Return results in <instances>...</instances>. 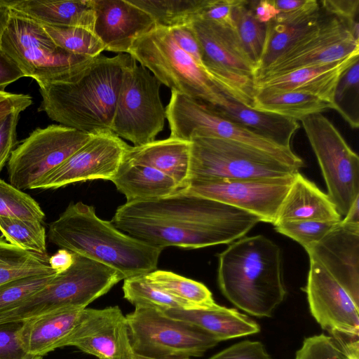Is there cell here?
<instances>
[{
    "instance_id": "obj_43",
    "label": "cell",
    "mask_w": 359,
    "mask_h": 359,
    "mask_svg": "<svg viewBox=\"0 0 359 359\" xmlns=\"http://www.w3.org/2000/svg\"><path fill=\"white\" fill-rule=\"evenodd\" d=\"M337 222L300 220L274 225L275 230L300 244L305 250L322 239Z\"/></svg>"
},
{
    "instance_id": "obj_1",
    "label": "cell",
    "mask_w": 359,
    "mask_h": 359,
    "mask_svg": "<svg viewBox=\"0 0 359 359\" xmlns=\"http://www.w3.org/2000/svg\"><path fill=\"white\" fill-rule=\"evenodd\" d=\"M110 222L123 233L163 250L231 243L261 220L231 205L178 191L163 198L126 202Z\"/></svg>"
},
{
    "instance_id": "obj_31",
    "label": "cell",
    "mask_w": 359,
    "mask_h": 359,
    "mask_svg": "<svg viewBox=\"0 0 359 359\" xmlns=\"http://www.w3.org/2000/svg\"><path fill=\"white\" fill-rule=\"evenodd\" d=\"M252 108L295 121L332 109V104L313 95L294 90H255Z\"/></svg>"
},
{
    "instance_id": "obj_24",
    "label": "cell",
    "mask_w": 359,
    "mask_h": 359,
    "mask_svg": "<svg viewBox=\"0 0 359 359\" xmlns=\"http://www.w3.org/2000/svg\"><path fill=\"white\" fill-rule=\"evenodd\" d=\"M11 12L39 24L81 27L94 32V0H0Z\"/></svg>"
},
{
    "instance_id": "obj_3",
    "label": "cell",
    "mask_w": 359,
    "mask_h": 359,
    "mask_svg": "<svg viewBox=\"0 0 359 359\" xmlns=\"http://www.w3.org/2000/svg\"><path fill=\"white\" fill-rule=\"evenodd\" d=\"M131 56L119 53L95 57L74 81L39 86L38 111L77 130H111L125 67Z\"/></svg>"
},
{
    "instance_id": "obj_42",
    "label": "cell",
    "mask_w": 359,
    "mask_h": 359,
    "mask_svg": "<svg viewBox=\"0 0 359 359\" xmlns=\"http://www.w3.org/2000/svg\"><path fill=\"white\" fill-rule=\"evenodd\" d=\"M57 274L27 276L0 285V313L18 305L41 290Z\"/></svg>"
},
{
    "instance_id": "obj_55",
    "label": "cell",
    "mask_w": 359,
    "mask_h": 359,
    "mask_svg": "<svg viewBox=\"0 0 359 359\" xmlns=\"http://www.w3.org/2000/svg\"><path fill=\"white\" fill-rule=\"evenodd\" d=\"M359 197H358L349 208L346 215L341 221L344 223L359 224Z\"/></svg>"
},
{
    "instance_id": "obj_26",
    "label": "cell",
    "mask_w": 359,
    "mask_h": 359,
    "mask_svg": "<svg viewBox=\"0 0 359 359\" xmlns=\"http://www.w3.org/2000/svg\"><path fill=\"white\" fill-rule=\"evenodd\" d=\"M341 219V216L328 195L297 172L273 225L289 221L339 222Z\"/></svg>"
},
{
    "instance_id": "obj_35",
    "label": "cell",
    "mask_w": 359,
    "mask_h": 359,
    "mask_svg": "<svg viewBox=\"0 0 359 359\" xmlns=\"http://www.w3.org/2000/svg\"><path fill=\"white\" fill-rule=\"evenodd\" d=\"M153 18L156 26L172 28L197 18L203 0H129Z\"/></svg>"
},
{
    "instance_id": "obj_12",
    "label": "cell",
    "mask_w": 359,
    "mask_h": 359,
    "mask_svg": "<svg viewBox=\"0 0 359 359\" xmlns=\"http://www.w3.org/2000/svg\"><path fill=\"white\" fill-rule=\"evenodd\" d=\"M300 122L320 168L327 194L339 215L345 216L359 197V157L322 113L309 115Z\"/></svg>"
},
{
    "instance_id": "obj_44",
    "label": "cell",
    "mask_w": 359,
    "mask_h": 359,
    "mask_svg": "<svg viewBox=\"0 0 359 359\" xmlns=\"http://www.w3.org/2000/svg\"><path fill=\"white\" fill-rule=\"evenodd\" d=\"M23 321L0 324V359H32L34 356L24 349L20 330Z\"/></svg>"
},
{
    "instance_id": "obj_23",
    "label": "cell",
    "mask_w": 359,
    "mask_h": 359,
    "mask_svg": "<svg viewBox=\"0 0 359 359\" xmlns=\"http://www.w3.org/2000/svg\"><path fill=\"white\" fill-rule=\"evenodd\" d=\"M208 104L220 116L287 149H292V137L300 127L297 121L255 109L224 93L215 104Z\"/></svg>"
},
{
    "instance_id": "obj_47",
    "label": "cell",
    "mask_w": 359,
    "mask_h": 359,
    "mask_svg": "<svg viewBox=\"0 0 359 359\" xmlns=\"http://www.w3.org/2000/svg\"><path fill=\"white\" fill-rule=\"evenodd\" d=\"M208 359H272L264 344L258 341L244 340L234 344Z\"/></svg>"
},
{
    "instance_id": "obj_10",
    "label": "cell",
    "mask_w": 359,
    "mask_h": 359,
    "mask_svg": "<svg viewBox=\"0 0 359 359\" xmlns=\"http://www.w3.org/2000/svg\"><path fill=\"white\" fill-rule=\"evenodd\" d=\"M190 25L200 46L204 69L222 92L252 107L256 70L234 29L201 19Z\"/></svg>"
},
{
    "instance_id": "obj_38",
    "label": "cell",
    "mask_w": 359,
    "mask_h": 359,
    "mask_svg": "<svg viewBox=\"0 0 359 359\" xmlns=\"http://www.w3.org/2000/svg\"><path fill=\"white\" fill-rule=\"evenodd\" d=\"M123 297L135 306L151 307L162 311L187 309L185 305L151 283L145 275L124 279Z\"/></svg>"
},
{
    "instance_id": "obj_14",
    "label": "cell",
    "mask_w": 359,
    "mask_h": 359,
    "mask_svg": "<svg viewBox=\"0 0 359 359\" xmlns=\"http://www.w3.org/2000/svg\"><path fill=\"white\" fill-rule=\"evenodd\" d=\"M93 134L60 124L35 129L11 153L7 165L10 184L22 191L32 189Z\"/></svg>"
},
{
    "instance_id": "obj_41",
    "label": "cell",
    "mask_w": 359,
    "mask_h": 359,
    "mask_svg": "<svg viewBox=\"0 0 359 359\" xmlns=\"http://www.w3.org/2000/svg\"><path fill=\"white\" fill-rule=\"evenodd\" d=\"M0 217L43 222L45 214L32 197L0 180Z\"/></svg>"
},
{
    "instance_id": "obj_21",
    "label": "cell",
    "mask_w": 359,
    "mask_h": 359,
    "mask_svg": "<svg viewBox=\"0 0 359 359\" xmlns=\"http://www.w3.org/2000/svg\"><path fill=\"white\" fill-rule=\"evenodd\" d=\"M309 260L359 297V224L337 222L319 241L306 250Z\"/></svg>"
},
{
    "instance_id": "obj_58",
    "label": "cell",
    "mask_w": 359,
    "mask_h": 359,
    "mask_svg": "<svg viewBox=\"0 0 359 359\" xmlns=\"http://www.w3.org/2000/svg\"><path fill=\"white\" fill-rule=\"evenodd\" d=\"M32 359H43V356H34Z\"/></svg>"
},
{
    "instance_id": "obj_17",
    "label": "cell",
    "mask_w": 359,
    "mask_h": 359,
    "mask_svg": "<svg viewBox=\"0 0 359 359\" xmlns=\"http://www.w3.org/2000/svg\"><path fill=\"white\" fill-rule=\"evenodd\" d=\"M310 312L328 334L359 338V297L332 277L320 264L310 260L306 286Z\"/></svg>"
},
{
    "instance_id": "obj_8",
    "label": "cell",
    "mask_w": 359,
    "mask_h": 359,
    "mask_svg": "<svg viewBox=\"0 0 359 359\" xmlns=\"http://www.w3.org/2000/svg\"><path fill=\"white\" fill-rule=\"evenodd\" d=\"M189 141L190 180L276 178L299 171L266 151L236 141L197 135Z\"/></svg>"
},
{
    "instance_id": "obj_30",
    "label": "cell",
    "mask_w": 359,
    "mask_h": 359,
    "mask_svg": "<svg viewBox=\"0 0 359 359\" xmlns=\"http://www.w3.org/2000/svg\"><path fill=\"white\" fill-rule=\"evenodd\" d=\"M320 8L300 18L273 20L266 24L265 42L255 76L298 43L318 25Z\"/></svg>"
},
{
    "instance_id": "obj_48",
    "label": "cell",
    "mask_w": 359,
    "mask_h": 359,
    "mask_svg": "<svg viewBox=\"0 0 359 359\" xmlns=\"http://www.w3.org/2000/svg\"><path fill=\"white\" fill-rule=\"evenodd\" d=\"M20 112H14L0 121V172L15 148Z\"/></svg>"
},
{
    "instance_id": "obj_52",
    "label": "cell",
    "mask_w": 359,
    "mask_h": 359,
    "mask_svg": "<svg viewBox=\"0 0 359 359\" xmlns=\"http://www.w3.org/2000/svg\"><path fill=\"white\" fill-rule=\"evenodd\" d=\"M255 18L262 23L267 24L279 13L272 0L248 1Z\"/></svg>"
},
{
    "instance_id": "obj_32",
    "label": "cell",
    "mask_w": 359,
    "mask_h": 359,
    "mask_svg": "<svg viewBox=\"0 0 359 359\" xmlns=\"http://www.w3.org/2000/svg\"><path fill=\"white\" fill-rule=\"evenodd\" d=\"M49 258L47 254L25 250L0 236V285L27 276L57 273Z\"/></svg>"
},
{
    "instance_id": "obj_56",
    "label": "cell",
    "mask_w": 359,
    "mask_h": 359,
    "mask_svg": "<svg viewBox=\"0 0 359 359\" xmlns=\"http://www.w3.org/2000/svg\"><path fill=\"white\" fill-rule=\"evenodd\" d=\"M10 17V10L0 1V48L1 39L8 25Z\"/></svg>"
},
{
    "instance_id": "obj_18",
    "label": "cell",
    "mask_w": 359,
    "mask_h": 359,
    "mask_svg": "<svg viewBox=\"0 0 359 359\" xmlns=\"http://www.w3.org/2000/svg\"><path fill=\"white\" fill-rule=\"evenodd\" d=\"M128 147L111 130L95 133L83 146L32 189H57L92 180H111L123 163Z\"/></svg>"
},
{
    "instance_id": "obj_20",
    "label": "cell",
    "mask_w": 359,
    "mask_h": 359,
    "mask_svg": "<svg viewBox=\"0 0 359 359\" xmlns=\"http://www.w3.org/2000/svg\"><path fill=\"white\" fill-rule=\"evenodd\" d=\"M94 33L104 50L128 54L135 41L155 27L149 14L129 0H94Z\"/></svg>"
},
{
    "instance_id": "obj_53",
    "label": "cell",
    "mask_w": 359,
    "mask_h": 359,
    "mask_svg": "<svg viewBox=\"0 0 359 359\" xmlns=\"http://www.w3.org/2000/svg\"><path fill=\"white\" fill-rule=\"evenodd\" d=\"M74 255L73 252L60 249L55 254L50 256L49 263L51 268L57 273L68 269L73 264Z\"/></svg>"
},
{
    "instance_id": "obj_16",
    "label": "cell",
    "mask_w": 359,
    "mask_h": 359,
    "mask_svg": "<svg viewBox=\"0 0 359 359\" xmlns=\"http://www.w3.org/2000/svg\"><path fill=\"white\" fill-rule=\"evenodd\" d=\"M294 174L252 180H191L180 191L231 205L273 224Z\"/></svg>"
},
{
    "instance_id": "obj_9",
    "label": "cell",
    "mask_w": 359,
    "mask_h": 359,
    "mask_svg": "<svg viewBox=\"0 0 359 359\" xmlns=\"http://www.w3.org/2000/svg\"><path fill=\"white\" fill-rule=\"evenodd\" d=\"M133 352L159 359L201 357L219 341L189 322L158 309L135 306L126 316Z\"/></svg>"
},
{
    "instance_id": "obj_49",
    "label": "cell",
    "mask_w": 359,
    "mask_h": 359,
    "mask_svg": "<svg viewBox=\"0 0 359 359\" xmlns=\"http://www.w3.org/2000/svg\"><path fill=\"white\" fill-rule=\"evenodd\" d=\"M169 29L177 46L203 67L200 46L190 23Z\"/></svg>"
},
{
    "instance_id": "obj_29",
    "label": "cell",
    "mask_w": 359,
    "mask_h": 359,
    "mask_svg": "<svg viewBox=\"0 0 359 359\" xmlns=\"http://www.w3.org/2000/svg\"><path fill=\"white\" fill-rule=\"evenodd\" d=\"M110 181L125 196L126 202L163 198L180 190L176 182L163 172L149 166L125 161Z\"/></svg>"
},
{
    "instance_id": "obj_19",
    "label": "cell",
    "mask_w": 359,
    "mask_h": 359,
    "mask_svg": "<svg viewBox=\"0 0 359 359\" xmlns=\"http://www.w3.org/2000/svg\"><path fill=\"white\" fill-rule=\"evenodd\" d=\"M69 346L99 359H129L133 353L126 316L117 306L84 309L61 348Z\"/></svg>"
},
{
    "instance_id": "obj_6",
    "label": "cell",
    "mask_w": 359,
    "mask_h": 359,
    "mask_svg": "<svg viewBox=\"0 0 359 359\" xmlns=\"http://www.w3.org/2000/svg\"><path fill=\"white\" fill-rule=\"evenodd\" d=\"M0 50L39 86L74 81L94 59L61 48L41 24L11 11Z\"/></svg>"
},
{
    "instance_id": "obj_28",
    "label": "cell",
    "mask_w": 359,
    "mask_h": 359,
    "mask_svg": "<svg viewBox=\"0 0 359 359\" xmlns=\"http://www.w3.org/2000/svg\"><path fill=\"white\" fill-rule=\"evenodd\" d=\"M168 316L189 322L202 329L219 342L259 332L260 327L249 316L236 309L215 304L211 307L196 309H169Z\"/></svg>"
},
{
    "instance_id": "obj_15",
    "label": "cell",
    "mask_w": 359,
    "mask_h": 359,
    "mask_svg": "<svg viewBox=\"0 0 359 359\" xmlns=\"http://www.w3.org/2000/svg\"><path fill=\"white\" fill-rule=\"evenodd\" d=\"M321 8L322 15L316 27L257 74L255 80L338 61L359 53V39L354 37L349 26Z\"/></svg>"
},
{
    "instance_id": "obj_4",
    "label": "cell",
    "mask_w": 359,
    "mask_h": 359,
    "mask_svg": "<svg viewBox=\"0 0 359 359\" xmlns=\"http://www.w3.org/2000/svg\"><path fill=\"white\" fill-rule=\"evenodd\" d=\"M217 283L237 308L256 317H271L287 290L281 250L263 235L242 237L218 255Z\"/></svg>"
},
{
    "instance_id": "obj_57",
    "label": "cell",
    "mask_w": 359,
    "mask_h": 359,
    "mask_svg": "<svg viewBox=\"0 0 359 359\" xmlns=\"http://www.w3.org/2000/svg\"><path fill=\"white\" fill-rule=\"evenodd\" d=\"M129 359H159V358L147 357V356L137 354L133 352V355L130 356V358ZM179 359H191V358H179Z\"/></svg>"
},
{
    "instance_id": "obj_11",
    "label": "cell",
    "mask_w": 359,
    "mask_h": 359,
    "mask_svg": "<svg viewBox=\"0 0 359 359\" xmlns=\"http://www.w3.org/2000/svg\"><path fill=\"white\" fill-rule=\"evenodd\" d=\"M161 84L131 56L123 71L111 131L134 146L155 140L166 118L160 97Z\"/></svg>"
},
{
    "instance_id": "obj_39",
    "label": "cell",
    "mask_w": 359,
    "mask_h": 359,
    "mask_svg": "<svg viewBox=\"0 0 359 359\" xmlns=\"http://www.w3.org/2000/svg\"><path fill=\"white\" fill-rule=\"evenodd\" d=\"M0 231L14 245L38 254H47L46 234L42 222L0 217Z\"/></svg>"
},
{
    "instance_id": "obj_13",
    "label": "cell",
    "mask_w": 359,
    "mask_h": 359,
    "mask_svg": "<svg viewBox=\"0 0 359 359\" xmlns=\"http://www.w3.org/2000/svg\"><path fill=\"white\" fill-rule=\"evenodd\" d=\"M165 112L171 137L189 141L197 135L233 140L266 151L298 170L304 165L292 149L254 134L220 116L208 104L175 90H171Z\"/></svg>"
},
{
    "instance_id": "obj_7",
    "label": "cell",
    "mask_w": 359,
    "mask_h": 359,
    "mask_svg": "<svg viewBox=\"0 0 359 359\" xmlns=\"http://www.w3.org/2000/svg\"><path fill=\"white\" fill-rule=\"evenodd\" d=\"M128 54L171 90L210 104L223 93L208 72L177 46L168 27L156 26L137 39Z\"/></svg>"
},
{
    "instance_id": "obj_40",
    "label": "cell",
    "mask_w": 359,
    "mask_h": 359,
    "mask_svg": "<svg viewBox=\"0 0 359 359\" xmlns=\"http://www.w3.org/2000/svg\"><path fill=\"white\" fill-rule=\"evenodd\" d=\"M41 25L53 41L67 52L95 58L104 50V45L91 30L81 27Z\"/></svg>"
},
{
    "instance_id": "obj_5",
    "label": "cell",
    "mask_w": 359,
    "mask_h": 359,
    "mask_svg": "<svg viewBox=\"0 0 359 359\" xmlns=\"http://www.w3.org/2000/svg\"><path fill=\"white\" fill-rule=\"evenodd\" d=\"M74 255L72 265L57 273L41 290L11 309L0 313V324L25 321L58 309H86L125 277L90 258Z\"/></svg>"
},
{
    "instance_id": "obj_27",
    "label": "cell",
    "mask_w": 359,
    "mask_h": 359,
    "mask_svg": "<svg viewBox=\"0 0 359 359\" xmlns=\"http://www.w3.org/2000/svg\"><path fill=\"white\" fill-rule=\"evenodd\" d=\"M83 309H62L23 321L19 336L25 351L43 356L61 348L78 325Z\"/></svg>"
},
{
    "instance_id": "obj_25",
    "label": "cell",
    "mask_w": 359,
    "mask_h": 359,
    "mask_svg": "<svg viewBox=\"0 0 359 359\" xmlns=\"http://www.w3.org/2000/svg\"><path fill=\"white\" fill-rule=\"evenodd\" d=\"M190 141L169 137L128 148L123 161L153 168L172 178L180 190L190 180Z\"/></svg>"
},
{
    "instance_id": "obj_46",
    "label": "cell",
    "mask_w": 359,
    "mask_h": 359,
    "mask_svg": "<svg viewBox=\"0 0 359 359\" xmlns=\"http://www.w3.org/2000/svg\"><path fill=\"white\" fill-rule=\"evenodd\" d=\"M239 1L203 0L196 19L208 20L233 27L232 11Z\"/></svg>"
},
{
    "instance_id": "obj_54",
    "label": "cell",
    "mask_w": 359,
    "mask_h": 359,
    "mask_svg": "<svg viewBox=\"0 0 359 359\" xmlns=\"http://www.w3.org/2000/svg\"><path fill=\"white\" fill-rule=\"evenodd\" d=\"M307 0H272L279 13H290L300 8Z\"/></svg>"
},
{
    "instance_id": "obj_51",
    "label": "cell",
    "mask_w": 359,
    "mask_h": 359,
    "mask_svg": "<svg viewBox=\"0 0 359 359\" xmlns=\"http://www.w3.org/2000/svg\"><path fill=\"white\" fill-rule=\"evenodd\" d=\"M22 77L24 75L18 67L0 50V91Z\"/></svg>"
},
{
    "instance_id": "obj_50",
    "label": "cell",
    "mask_w": 359,
    "mask_h": 359,
    "mask_svg": "<svg viewBox=\"0 0 359 359\" xmlns=\"http://www.w3.org/2000/svg\"><path fill=\"white\" fill-rule=\"evenodd\" d=\"M32 104L30 95L0 91V121L14 112H22Z\"/></svg>"
},
{
    "instance_id": "obj_2",
    "label": "cell",
    "mask_w": 359,
    "mask_h": 359,
    "mask_svg": "<svg viewBox=\"0 0 359 359\" xmlns=\"http://www.w3.org/2000/svg\"><path fill=\"white\" fill-rule=\"evenodd\" d=\"M48 237L60 249L105 264L125 279L156 270L163 250L123 233L81 201L71 203L49 224Z\"/></svg>"
},
{
    "instance_id": "obj_36",
    "label": "cell",
    "mask_w": 359,
    "mask_h": 359,
    "mask_svg": "<svg viewBox=\"0 0 359 359\" xmlns=\"http://www.w3.org/2000/svg\"><path fill=\"white\" fill-rule=\"evenodd\" d=\"M294 359H359V338L320 334L304 339Z\"/></svg>"
},
{
    "instance_id": "obj_22",
    "label": "cell",
    "mask_w": 359,
    "mask_h": 359,
    "mask_svg": "<svg viewBox=\"0 0 359 359\" xmlns=\"http://www.w3.org/2000/svg\"><path fill=\"white\" fill-rule=\"evenodd\" d=\"M358 58L359 53L352 54L338 61L255 80V89L299 91L316 96L332 104L334 92L341 74Z\"/></svg>"
},
{
    "instance_id": "obj_45",
    "label": "cell",
    "mask_w": 359,
    "mask_h": 359,
    "mask_svg": "<svg viewBox=\"0 0 359 359\" xmlns=\"http://www.w3.org/2000/svg\"><path fill=\"white\" fill-rule=\"evenodd\" d=\"M320 4L325 11L345 22L359 39V0H324Z\"/></svg>"
},
{
    "instance_id": "obj_34",
    "label": "cell",
    "mask_w": 359,
    "mask_h": 359,
    "mask_svg": "<svg viewBox=\"0 0 359 359\" xmlns=\"http://www.w3.org/2000/svg\"><path fill=\"white\" fill-rule=\"evenodd\" d=\"M232 21L233 27L257 71L265 42L266 24L257 20L245 0H240L233 7Z\"/></svg>"
},
{
    "instance_id": "obj_33",
    "label": "cell",
    "mask_w": 359,
    "mask_h": 359,
    "mask_svg": "<svg viewBox=\"0 0 359 359\" xmlns=\"http://www.w3.org/2000/svg\"><path fill=\"white\" fill-rule=\"evenodd\" d=\"M145 276L151 283L183 303L187 309L208 308L216 304L211 292L200 282L163 270H155Z\"/></svg>"
},
{
    "instance_id": "obj_37",
    "label": "cell",
    "mask_w": 359,
    "mask_h": 359,
    "mask_svg": "<svg viewBox=\"0 0 359 359\" xmlns=\"http://www.w3.org/2000/svg\"><path fill=\"white\" fill-rule=\"evenodd\" d=\"M332 109L353 129L359 126V58L341 74L335 88Z\"/></svg>"
}]
</instances>
